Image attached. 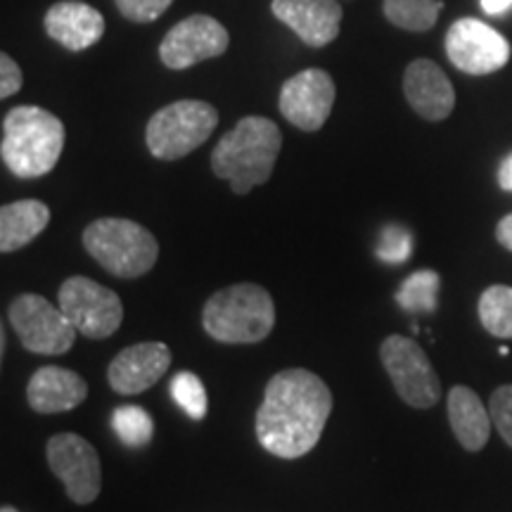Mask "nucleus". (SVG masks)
<instances>
[{
    "label": "nucleus",
    "instance_id": "obj_14",
    "mask_svg": "<svg viewBox=\"0 0 512 512\" xmlns=\"http://www.w3.org/2000/svg\"><path fill=\"white\" fill-rule=\"evenodd\" d=\"M171 366V351L164 342H140L121 349L107 368L110 387L121 396H136L152 389Z\"/></svg>",
    "mask_w": 512,
    "mask_h": 512
},
{
    "label": "nucleus",
    "instance_id": "obj_32",
    "mask_svg": "<svg viewBox=\"0 0 512 512\" xmlns=\"http://www.w3.org/2000/svg\"><path fill=\"white\" fill-rule=\"evenodd\" d=\"M498 183H501L503 190L512 192V155H508L503 159L501 171H498Z\"/></svg>",
    "mask_w": 512,
    "mask_h": 512
},
{
    "label": "nucleus",
    "instance_id": "obj_18",
    "mask_svg": "<svg viewBox=\"0 0 512 512\" xmlns=\"http://www.w3.org/2000/svg\"><path fill=\"white\" fill-rule=\"evenodd\" d=\"M88 396V384L74 370L60 366L38 368L27 384V401L31 411L55 415L74 411Z\"/></svg>",
    "mask_w": 512,
    "mask_h": 512
},
{
    "label": "nucleus",
    "instance_id": "obj_13",
    "mask_svg": "<svg viewBox=\"0 0 512 512\" xmlns=\"http://www.w3.org/2000/svg\"><path fill=\"white\" fill-rule=\"evenodd\" d=\"M335 81L323 69H304L290 76L280 88V112L292 126L306 133L318 131L328 121L335 105Z\"/></svg>",
    "mask_w": 512,
    "mask_h": 512
},
{
    "label": "nucleus",
    "instance_id": "obj_6",
    "mask_svg": "<svg viewBox=\"0 0 512 512\" xmlns=\"http://www.w3.org/2000/svg\"><path fill=\"white\" fill-rule=\"evenodd\" d=\"M219 126V112L204 100H178L152 114L145 128V143L152 157L176 162L209 140Z\"/></svg>",
    "mask_w": 512,
    "mask_h": 512
},
{
    "label": "nucleus",
    "instance_id": "obj_8",
    "mask_svg": "<svg viewBox=\"0 0 512 512\" xmlns=\"http://www.w3.org/2000/svg\"><path fill=\"white\" fill-rule=\"evenodd\" d=\"M57 302L74 328L88 339L112 337L124 320V304L119 294L86 275L64 280L57 292Z\"/></svg>",
    "mask_w": 512,
    "mask_h": 512
},
{
    "label": "nucleus",
    "instance_id": "obj_1",
    "mask_svg": "<svg viewBox=\"0 0 512 512\" xmlns=\"http://www.w3.org/2000/svg\"><path fill=\"white\" fill-rule=\"evenodd\" d=\"M332 413V392L323 377L306 368H287L266 384L256 413V439L273 456L297 460L313 451Z\"/></svg>",
    "mask_w": 512,
    "mask_h": 512
},
{
    "label": "nucleus",
    "instance_id": "obj_21",
    "mask_svg": "<svg viewBox=\"0 0 512 512\" xmlns=\"http://www.w3.org/2000/svg\"><path fill=\"white\" fill-rule=\"evenodd\" d=\"M382 10L394 27L422 34L437 24L444 3L441 0H384Z\"/></svg>",
    "mask_w": 512,
    "mask_h": 512
},
{
    "label": "nucleus",
    "instance_id": "obj_3",
    "mask_svg": "<svg viewBox=\"0 0 512 512\" xmlns=\"http://www.w3.org/2000/svg\"><path fill=\"white\" fill-rule=\"evenodd\" d=\"M64 147V124L53 112L19 105L5 114L0 157L19 178H41L55 169Z\"/></svg>",
    "mask_w": 512,
    "mask_h": 512
},
{
    "label": "nucleus",
    "instance_id": "obj_12",
    "mask_svg": "<svg viewBox=\"0 0 512 512\" xmlns=\"http://www.w3.org/2000/svg\"><path fill=\"white\" fill-rule=\"evenodd\" d=\"M230 36L219 19L209 15H190L169 29L159 46V57L169 69L195 67L228 50Z\"/></svg>",
    "mask_w": 512,
    "mask_h": 512
},
{
    "label": "nucleus",
    "instance_id": "obj_26",
    "mask_svg": "<svg viewBox=\"0 0 512 512\" xmlns=\"http://www.w3.org/2000/svg\"><path fill=\"white\" fill-rule=\"evenodd\" d=\"M411 249V233L399 226L384 228L380 242H377V256H380L382 261H389V264H403L406 259H411Z\"/></svg>",
    "mask_w": 512,
    "mask_h": 512
},
{
    "label": "nucleus",
    "instance_id": "obj_34",
    "mask_svg": "<svg viewBox=\"0 0 512 512\" xmlns=\"http://www.w3.org/2000/svg\"><path fill=\"white\" fill-rule=\"evenodd\" d=\"M498 354H501V356H508V354H510V349H508V347H501V351H498Z\"/></svg>",
    "mask_w": 512,
    "mask_h": 512
},
{
    "label": "nucleus",
    "instance_id": "obj_17",
    "mask_svg": "<svg viewBox=\"0 0 512 512\" xmlns=\"http://www.w3.org/2000/svg\"><path fill=\"white\" fill-rule=\"evenodd\" d=\"M46 31L62 48L81 53L105 36V17L81 0H60L46 12Z\"/></svg>",
    "mask_w": 512,
    "mask_h": 512
},
{
    "label": "nucleus",
    "instance_id": "obj_22",
    "mask_svg": "<svg viewBox=\"0 0 512 512\" xmlns=\"http://www.w3.org/2000/svg\"><path fill=\"white\" fill-rule=\"evenodd\" d=\"M479 320L489 335L512 339V287L491 285L479 297Z\"/></svg>",
    "mask_w": 512,
    "mask_h": 512
},
{
    "label": "nucleus",
    "instance_id": "obj_33",
    "mask_svg": "<svg viewBox=\"0 0 512 512\" xmlns=\"http://www.w3.org/2000/svg\"><path fill=\"white\" fill-rule=\"evenodd\" d=\"M0 512H17V510L12 508V505H3V508H0Z\"/></svg>",
    "mask_w": 512,
    "mask_h": 512
},
{
    "label": "nucleus",
    "instance_id": "obj_27",
    "mask_svg": "<svg viewBox=\"0 0 512 512\" xmlns=\"http://www.w3.org/2000/svg\"><path fill=\"white\" fill-rule=\"evenodd\" d=\"M489 413L498 434L512 448V384H503L491 394Z\"/></svg>",
    "mask_w": 512,
    "mask_h": 512
},
{
    "label": "nucleus",
    "instance_id": "obj_16",
    "mask_svg": "<svg viewBox=\"0 0 512 512\" xmlns=\"http://www.w3.org/2000/svg\"><path fill=\"white\" fill-rule=\"evenodd\" d=\"M403 95L415 114L427 121H444L456 107V91L444 69L432 60H415L403 74Z\"/></svg>",
    "mask_w": 512,
    "mask_h": 512
},
{
    "label": "nucleus",
    "instance_id": "obj_10",
    "mask_svg": "<svg viewBox=\"0 0 512 512\" xmlns=\"http://www.w3.org/2000/svg\"><path fill=\"white\" fill-rule=\"evenodd\" d=\"M48 467L64 484V491L76 505H88L100 496L102 467L91 441L74 432H62L46 444Z\"/></svg>",
    "mask_w": 512,
    "mask_h": 512
},
{
    "label": "nucleus",
    "instance_id": "obj_23",
    "mask_svg": "<svg viewBox=\"0 0 512 512\" xmlns=\"http://www.w3.org/2000/svg\"><path fill=\"white\" fill-rule=\"evenodd\" d=\"M441 278L432 268H422L415 271L411 278H406L396 292V304L406 311H422L432 313L437 309V297H439Z\"/></svg>",
    "mask_w": 512,
    "mask_h": 512
},
{
    "label": "nucleus",
    "instance_id": "obj_9",
    "mask_svg": "<svg viewBox=\"0 0 512 512\" xmlns=\"http://www.w3.org/2000/svg\"><path fill=\"white\" fill-rule=\"evenodd\" d=\"M380 358L403 403L420 408V411H427L434 403H439V375L434 373L432 361L418 342L403 335H389L380 347Z\"/></svg>",
    "mask_w": 512,
    "mask_h": 512
},
{
    "label": "nucleus",
    "instance_id": "obj_25",
    "mask_svg": "<svg viewBox=\"0 0 512 512\" xmlns=\"http://www.w3.org/2000/svg\"><path fill=\"white\" fill-rule=\"evenodd\" d=\"M171 396L190 420L200 422L207 415V392L195 373H178L171 380Z\"/></svg>",
    "mask_w": 512,
    "mask_h": 512
},
{
    "label": "nucleus",
    "instance_id": "obj_15",
    "mask_svg": "<svg viewBox=\"0 0 512 512\" xmlns=\"http://www.w3.org/2000/svg\"><path fill=\"white\" fill-rule=\"evenodd\" d=\"M271 10L311 48L328 46L339 36L342 5L337 0H271Z\"/></svg>",
    "mask_w": 512,
    "mask_h": 512
},
{
    "label": "nucleus",
    "instance_id": "obj_19",
    "mask_svg": "<svg viewBox=\"0 0 512 512\" xmlns=\"http://www.w3.org/2000/svg\"><path fill=\"white\" fill-rule=\"evenodd\" d=\"M448 422H451V430L456 434L458 444L472 453L482 451L486 446L491 425H494L484 401L479 399L477 392L463 387V384H456L448 392Z\"/></svg>",
    "mask_w": 512,
    "mask_h": 512
},
{
    "label": "nucleus",
    "instance_id": "obj_2",
    "mask_svg": "<svg viewBox=\"0 0 512 512\" xmlns=\"http://www.w3.org/2000/svg\"><path fill=\"white\" fill-rule=\"evenodd\" d=\"M283 133L266 117H245L230 128L211 152L214 176L230 183L235 195H247L271 178L278 162Z\"/></svg>",
    "mask_w": 512,
    "mask_h": 512
},
{
    "label": "nucleus",
    "instance_id": "obj_30",
    "mask_svg": "<svg viewBox=\"0 0 512 512\" xmlns=\"http://www.w3.org/2000/svg\"><path fill=\"white\" fill-rule=\"evenodd\" d=\"M496 240L501 242V245L512 252V214L503 216L501 221H498L496 226Z\"/></svg>",
    "mask_w": 512,
    "mask_h": 512
},
{
    "label": "nucleus",
    "instance_id": "obj_11",
    "mask_svg": "<svg viewBox=\"0 0 512 512\" xmlns=\"http://www.w3.org/2000/svg\"><path fill=\"white\" fill-rule=\"evenodd\" d=\"M446 55L460 72L486 76L508 64L510 43L482 19L460 17L446 34Z\"/></svg>",
    "mask_w": 512,
    "mask_h": 512
},
{
    "label": "nucleus",
    "instance_id": "obj_7",
    "mask_svg": "<svg viewBox=\"0 0 512 512\" xmlns=\"http://www.w3.org/2000/svg\"><path fill=\"white\" fill-rule=\"evenodd\" d=\"M8 318L22 347L41 356L67 354L79 332L64 316L60 304L53 306L41 294H19L12 299Z\"/></svg>",
    "mask_w": 512,
    "mask_h": 512
},
{
    "label": "nucleus",
    "instance_id": "obj_24",
    "mask_svg": "<svg viewBox=\"0 0 512 512\" xmlns=\"http://www.w3.org/2000/svg\"><path fill=\"white\" fill-rule=\"evenodd\" d=\"M112 427L117 437L131 448H143L155 437V420L140 406H119L112 413Z\"/></svg>",
    "mask_w": 512,
    "mask_h": 512
},
{
    "label": "nucleus",
    "instance_id": "obj_4",
    "mask_svg": "<svg viewBox=\"0 0 512 512\" xmlns=\"http://www.w3.org/2000/svg\"><path fill=\"white\" fill-rule=\"evenodd\" d=\"M204 332L221 344H259L275 328V304L266 287L238 283L207 299Z\"/></svg>",
    "mask_w": 512,
    "mask_h": 512
},
{
    "label": "nucleus",
    "instance_id": "obj_20",
    "mask_svg": "<svg viewBox=\"0 0 512 512\" xmlns=\"http://www.w3.org/2000/svg\"><path fill=\"white\" fill-rule=\"evenodd\" d=\"M50 223V209L41 200H19L0 209V252L12 254L34 242Z\"/></svg>",
    "mask_w": 512,
    "mask_h": 512
},
{
    "label": "nucleus",
    "instance_id": "obj_28",
    "mask_svg": "<svg viewBox=\"0 0 512 512\" xmlns=\"http://www.w3.org/2000/svg\"><path fill=\"white\" fill-rule=\"evenodd\" d=\"M121 15L131 22L138 24H147V22H155L164 15L166 10L171 8L174 0H114Z\"/></svg>",
    "mask_w": 512,
    "mask_h": 512
},
{
    "label": "nucleus",
    "instance_id": "obj_29",
    "mask_svg": "<svg viewBox=\"0 0 512 512\" xmlns=\"http://www.w3.org/2000/svg\"><path fill=\"white\" fill-rule=\"evenodd\" d=\"M24 83V76H22V69H19V64L12 60L8 53L0 55V98H10V95L19 93V88H22Z\"/></svg>",
    "mask_w": 512,
    "mask_h": 512
},
{
    "label": "nucleus",
    "instance_id": "obj_5",
    "mask_svg": "<svg viewBox=\"0 0 512 512\" xmlns=\"http://www.w3.org/2000/svg\"><path fill=\"white\" fill-rule=\"evenodd\" d=\"M83 247L107 273L133 280L157 264L159 242L145 226L128 219L93 221L83 230Z\"/></svg>",
    "mask_w": 512,
    "mask_h": 512
},
{
    "label": "nucleus",
    "instance_id": "obj_31",
    "mask_svg": "<svg viewBox=\"0 0 512 512\" xmlns=\"http://www.w3.org/2000/svg\"><path fill=\"white\" fill-rule=\"evenodd\" d=\"M512 8V0H482V10L486 15H503Z\"/></svg>",
    "mask_w": 512,
    "mask_h": 512
}]
</instances>
